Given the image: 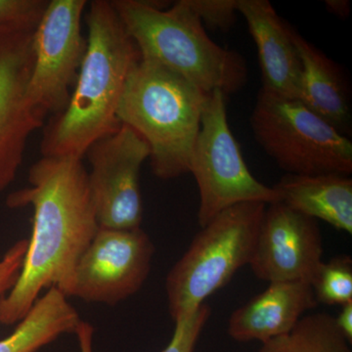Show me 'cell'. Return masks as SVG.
<instances>
[{"instance_id": "obj_13", "label": "cell", "mask_w": 352, "mask_h": 352, "mask_svg": "<svg viewBox=\"0 0 352 352\" xmlns=\"http://www.w3.org/2000/svg\"><path fill=\"white\" fill-rule=\"evenodd\" d=\"M258 50L263 87L267 94L298 99L302 62L292 30L267 0H238Z\"/></svg>"}, {"instance_id": "obj_1", "label": "cell", "mask_w": 352, "mask_h": 352, "mask_svg": "<svg viewBox=\"0 0 352 352\" xmlns=\"http://www.w3.org/2000/svg\"><path fill=\"white\" fill-rule=\"evenodd\" d=\"M30 186L7 198L11 208H34L32 236L13 288L0 298V324L29 314L44 289L69 298L76 265L98 232V220L82 157H43L32 166Z\"/></svg>"}, {"instance_id": "obj_20", "label": "cell", "mask_w": 352, "mask_h": 352, "mask_svg": "<svg viewBox=\"0 0 352 352\" xmlns=\"http://www.w3.org/2000/svg\"><path fill=\"white\" fill-rule=\"evenodd\" d=\"M212 309L207 303L193 314L175 322V331L168 346L162 352H194L201 331L210 319Z\"/></svg>"}, {"instance_id": "obj_8", "label": "cell", "mask_w": 352, "mask_h": 352, "mask_svg": "<svg viewBox=\"0 0 352 352\" xmlns=\"http://www.w3.org/2000/svg\"><path fill=\"white\" fill-rule=\"evenodd\" d=\"M85 0H51L32 34L29 82L32 104L44 113L63 112L87 51L82 34Z\"/></svg>"}, {"instance_id": "obj_2", "label": "cell", "mask_w": 352, "mask_h": 352, "mask_svg": "<svg viewBox=\"0 0 352 352\" xmlns=\"http://www.w3.org/2000/svg\"><path fill=\"white\" fill-rule=\"evenodd\" d=\"M87 51L63 112L44 132L43 157H82L120 129L118 109L127 78L141 55L112 2L95 0L87 15Z\"/></svg>"}, {"instance_id": "obj_7", "label": "cell", "mask_w": 352, "mask_h": 352, "mask_svg": "<svg viewBox=\"0 0 352 352\" xmlns=\"http://www.w3.org/2000/svg\"><path fill=\"white\" fill-rule=\"evenodd\" d=\"M226 97L217 90L208 94L190 159L189 173L195 178L200 197V227L238 204L280 201L274 189L258 182L248 168L229 126Z\"/></svg>"}, {"instance_id": "obj_24", "label": "cell", "mask_w": 352, "mask_h": 352, "mask_svg": "<svg viewBox=\"0 0 352 352\" xmlns=\"http://www.w3.org/2000/svg\"><path fill=\"white\" fill-rule=\"evenodd\" d=\"M335 318L336 326L347 342H352V302L342 305V309Z\"/></svg>"}, {"instance_id": "obj_15", "label": "cell", "mask_w": 352, "mask_h": 352, "mask_svg": "<svg viewBox=\"0 0 352 352\" xmlns=\"http://www.w3.org/2000/svg\"><path fill=\"white\" fill-rule=\"evenodd\" d=\"M292 34L302 62L298 100L349 138L351 95L340 67L294 28Z\"/></svg>"}, {"instance_id": "obj_10", "label": "cell", "mask_w": 352, "mask_h": 352, "mask_svg": "<svg viewBox=\"0 0 352 352\" xmlns=\"http://www.w3.org/2000/svg\"><path fill=\"white\" fill-rule=\"evenodd\" d=\"M155 245L142 229L100 227L82 254L69 296L116 305L142 288L151 270Z\"/></svg>"}, {"instance_id": "obj_18", "label": "cell", "mask_w": 352, "mask_h": 352, "mask_svg": "<svg viewBox=\"0 0 352 352\" xmlns=\"http://www.w3.org/2000/svg\"><path fill=\"white\" fill-rule=\"evenodd\" d=\"M330 314L305 315L293 330L261 344L258 352H352Z\"/></svg>"}, {"instance_id": "obj_22", "label": "cell", "mask_w": 352, "mask_h": 352, "mask_svg": "<svg viewBox=\"0 0 352 352\" xmlns=\"http://www.w3.org/2000/svg\"><path fill=\"white\" fill-rule=\"evenodd\" d=\"M48 3L47 0H0V27L18 25L34 30Z\"/></svg>"}, {"instance_id": "obj_26", "label": "cell", "mask_w": 352, "mask_h": 352, "mask_svg": "<svg viewBox=\"0 0 352 352\" xmlns=\"http://www.w3.org/2000/svg\"><path fill=\"white\" fill-rule=\"evenodd\" d=\"M325 6L329 12L342 19H346L351 14L349 0H326Z\"/></svg>"}, {"instance_id": "obj_14", "label": "cell", "mask_w": 352, "mask_h": 352, "mask_svg": "<svg viewBox=\"0 0 352 352\" xmlns=\"http://www.w3.org/2000/svg\"><path fill=\"white\" fill-rule=\"evenodd\" d=\"M318 305L309 282H274L237 308L228 320L233 340L261 344L295 328L303 314Z\"/></svg>"}, {"instance_id": "obj_19", "label": "cell", "mask_w": 352, "mask_h": 352, "mask_svg": "<svg viewBox=\"0 0 352 352\" xmlns=\"http://www.w3.org/2000/svg\"><path fill=\"white\" fill-rule=\"evenodd\" d=\"M310 285L318 303L342 307L352 302V258L342 254L322 261Z\"/></svg>"}, {"instance_id": "obj_25", "label": "cell", "mask_w": 352, "mask_h": 352, "mask_svg": "<svg viewBox=\"0 0 352 352\" xmlns=\"http://www.w3.org/2000/svg\"><path fill=\"white\" fill-rule=\"evenodd\" d=\"M94 329L87 322H80L76 335L78 337L80 352H94L92 351V339H94Z\"/></svg>"}, {"instance_id": "obj_11", "label": "cell", "mask_w": 352, "mask_h": 352, "mask_svg": "<svg viewBox=\"0 0 352 352\" xmlns=\"http://www.w3.org/2000/svg\"><path fill=\"white\" fill-rule=\"evenodd\" d=\"M34 31L0 27V192L15 180L28 141L46 116L29 96Z\"/></svg>"}, {"instance_id": "obj_5", "label": "cell", "mask_w": 352, "mask_h": 352, "mask_svg": "<svg viewBox=\"0 0 352 352\" xmlns=\"http://www.w3.org/2000/svg\"><path fill=\"white\" fill-rule=\"evenodd\" d=\"M266 204L248 201L224 210L192 241L166 280L173 321L193 314L249 264Z\"/></svg>"}, {"instance_id": "obj_3", "label": "cell", "mask_w": 352, "mask_h": 352, "mask_svg": "<svg viewBox=\"0 0 352 352\" xmlns=\"http://www.w3.org/2000/svg\"><path fill=\"white\" fill-rule=\"evenodd\" d=\"M112 2L141 58L156 62L210 94H236L249 76L247 62L237 51L214 43L187 0L170 9L161 2Z\"/></svg>"}, {"instance_id": "obj_21", "label": "cell", "mask_w": 352, "mask_h": 352, "mask_svg": "<svg viewBox=\"0 0 352 352\" xmlns=\"http://www.w3.org/2000/svg\"><path fill=\"white\" fill-rule=\"evenodd\" d=\"M204 27L227 32L236 22L238 0H187Z\"/></svg>"}, {"instance_id": "obj_16", "label": "cell", "mask_w": 352, "mask_h": 352, "mask_svg": "<svg viewBox=\"0 0 352 352\" xmlns=\"http://www.w3.org/2000/svg\"><path fill=\"white\" fill-rule=\"evenodd\" d=\"M272 188L287 207L351 235V175L286 173Z\"/></svg>"}, {"instance_id": "obj_12", "label": "cell", "mask_w": 352, "mask_h": 352, "mask_svg": "<svg viewBox=\"0 0 352 352\" xmlns=\"http://www.w3.org/2000/svg\"><path fill=\"white\" fill-rule=\"evenodd\" d=\"M323 252L318 221L278 201L266 206L249 265L268 283H310Z\"/></svg>"}, {"instance_id": "obj_6", "label": "cell", "mask_w": 352, "mask_h": 352, "mask_svg": "<svg viewBox=\"0 0 352 352\" xmlns=\"http://www.w3.org/2000/svg\"><path fill=\"white\" fill-rule=\"evenodd\" d=\"M252 133L264 152L291 175L352 173V142L298 99L259 91Z\"/></svg>"}, {"instance_id": "obj_4", "label": "cell", "mask_w": 352, "mask_h": 352, "mask_svg": "<svg viewBox=\"0 0 352 352\" xmlns=\"http://www.w3.org/2000/svg\"><path fill=\"white\" fill-rule=\"evenodd\" d=\"M208 96L156 62L140 58L132 68L118 119L144 139L157 178L173 179L189 173Z\"/></svg>"}, {"instance_id": "obj_9", "label": "cell", "mask_w": 352, "mask_h": 352, "mask_svg": "<svg viewBox=\"0 0 352 352\" xmlns=\"http://www.w3.org/2000/svg\"><path fill=\"white\" fill-rule=\"evenodd\" d=\"M91 170L88 186L99 226L111 229L140 228L143 206L141 166L150 150L138 132L124 124L95 142L87 152Z\"/></svg>"}, {"instance_id": "obj_17", "label": "cell", "mask_w": 352, "mask_h": 352, "mask_svg": "<svg viewBox=\"0 0 352 352\" xmlns=\"http://www.w3.org/2000/svg\"><path fill=\"white\" fill-rule=\"evenodd\" d=\"M82 321L66 296L48 289L14 332L0 340V352H38L61 336L76 333Z\"/></svg>"}, {"instance_id": "obj_23", "label": "cell", "mask_w": 352, "mask_h": 352, "mask_svg": "<svg viewBox=\"0 0 352 352\" xmlns=\"http://www.w3.org/2000/svg\"><path fill=\"white\" fill-rule=\"evenodd\" d=\"M27 249V239L18 241L0 261V298H3L17 281Z\"/></svg>"}]
</instances>
